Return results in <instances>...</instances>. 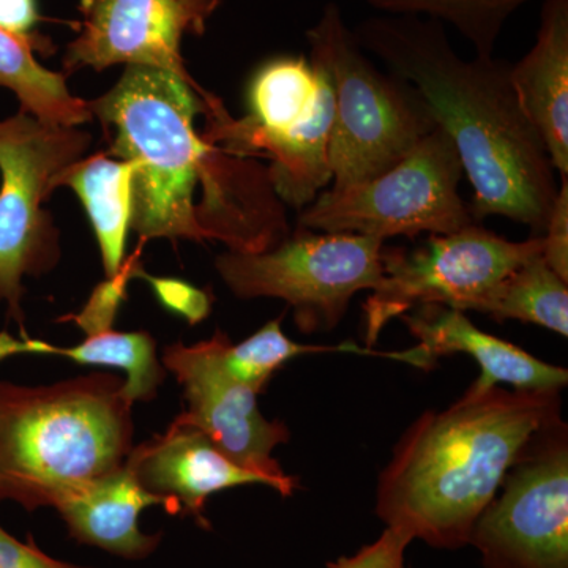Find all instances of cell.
I'll list each match as a JSON object with an SVG mask.
<instances>
[{"label": "cell", "mask_w": 568, "mask_h": 568, "mask_svg": "<svg viewBox=\"0 0 568 568\" xmlns=\"http://www.w3.org/2000/svg\"><path fill=\"white\" fill-rule=\"evenodd\" d=\"M89 110L110 136L108 155L133 164L132 231L141 244L213 241L263 253L291 234L267 166L197 132L204 89L196 81L126 65Z\"/></svg>", "instance_id": "6da1fadb"}, {"label": "cell", "mask_w": 568, "mask_h": 568, "mask_svg": "<svg viewBox=\"0 0 568 568\" xmlns=\"http://www.w3.org/2000/svg\"><path fill=\"white\" fill-rule=\"evenodd\" d=\"M375 55L418 93L447 133L474 190V220L506 216L544 235L558 194L540 134L519 106L511 63L493 55L463 59L439 21L383 14L353 29Z\"/></svg>", "instance_id": "7a4b0ae2"}, {"label": "cell", "mask_w": 568, "mask_h": 568, "mask_svg": "<svg viewBox=\"0 0 568 568\" xmlns=\"http://www.w3.org/2000/svg\"><path fill=\"white\" fill-rule=\"evenodd\" d=\"M562 418L560 390L470 388L425 413L379 477L376 515L429 547L457 549L534 433Z\"/></svg>", "instance_id": "3957f363"}, {"label": "cell", "mask_w": 568, "mask_h": 568, "mask_svg": "<svg viewBox=\"0 0 568 568\" xmlns=\"http://www.w3.org/2000/svg\"><path fill=\"white\" fill-rule=\"evenodd\" d=\"M132 407L111 373L39 387L0 383V500L54 508L122 466L133 448Z\"/></svg>", "instance_id": "277c9868"}, {"label": "cell", "mask_w": 568, "mask_h": 568, "mask_svg": "<svg viewBox=\"0 0 568 568\" xmlns=\"http://www.w3.org/2000/svg\"><path fill=\"white\" fill-rule=\"evenodd\" d=\"M306 40L310 58L327 69L334 89L332 190L377 178L436 129L420 93L372 61L336 3L324 7Z\"/></svg>", "instance_id": "5b68a950"}, {"label": "cell", "mask_w": 568, "mask_h": 568, "mask_svg": "<svg viewBox=\"0 0 568 568\" xmlns=\"http://www.w3.org/2000/svg\"><path fill=\"white\" fill-rule=\"evenodd\" d=\"M92 136L50 125L20 110L0 121V304L24 328V276L51 272L61 257L59 231L43 204L58 175L84 156Z\"/></svg>", "instance_id": "8992f818"}, {"label": "cell", "mask_w": 568, "mask_h": 568, "mask_svg": "<svg viewBox=\"0 0 568 568\" xmlns=\"http://www.w3.org/2000/svg\"><path fill=\"white\" fill-rule=\"evenodd\" d=\"M384 242L368 235L320 233L298 226L263 253L220 254L215 268L239 298H280L304 334L328 332L361 291L383 278Z\"/></svg>", "instance_id": "52a82bcc"}, {"label": "cell", "mask_w": 568, "mask_h": 568, "mask_svg": "<svg viewBox=\"0 0 568 568\" xmlns=\"http://www.w3.org/2000/svg\"><path fill=\"white\" fill-rule=\"evenodd\" d=\"M465 178L454 142L436 126L405 159L383 174L346 190L317 194L298 216V226L320 233L368 235L450 234L476 223L459 182Z\"/></svg>", "instance_id": "ba28073f"}, {"label": "cell", "mask_w": 568, "mask_h": 568, "mask_svg": "<svg viewBox=\"0 0 568 568\" xmlns=\"http://www.w3.org/2000/svg\"><path fill=\"white\" fill-rule=\"evenodd\" d=\"M544 253V237L511 242L473 223L428 235L417 248H383V278L364 305L365 342L372 346L395 317L418 306L476 312L504 276Z\"/></svg>", "instance_id": "9c48e42d"}, {"label": "cell", "mask_w": 568, "mask_h": 568, "mask_svg": "<svg viewBox=\"0 0 568 568\" xmlns=\"http://www.w3.org/2000/svg\"><path fill=\"white\" fill-rule=\"evenodd\" d=\"M469 544L487 568H568V429L534 433L477 518Z\"/></svg>", "instance_id": "30bf717a"}, {"label": "cell", "mask_w": 568, "mask_h": 568, "mask_svg": "<svg viewBox=\"0 0 568 568\" xmlns=\"http://www.w3.org/2000/svg\"><path fill=\"white\" fill-rule=\"evenodd\" d=\"M227 339L216 331L193 346L178 342L164 347L162 364L178 379L186 403L178 417L200 428L239 466L267 477L280 495L293 496L298 480L274 458L275 448L290 440V429L282 420L265 418L252 388L227 375L222 364Z\"/></svg>", "instance_id": "8fae6325"}, {"label": "cell", "mask_w": 568, "mask_h": 568, "mask_svg": "<svg viewBox=\"0 0 568 568\" xmlns=\"http://www.w3.org/2000/svg\"><path fill=\"white\" fill-rule=\"evenodd\" d=\"M222 0H81L80 32L63 70L149 65L193 80L182 58L185 36H204Z\"/></svg>", "instance_id": "7c38bea8"}, {"label": "cell", "mask_w": 568, "mask_h": 568, "mask_svg": "<svg viewBox=\"0 0 568 568\" xmlns=\"http://www.w3.org/2000/svg\"><path fill=\"white\" fill-rule=\"evenodd\" d=\"M125 463L142 488L163 499L166 514L193 518L203 529H211L205 507L216 493L242 485L272 488L267 477L239 466L200 428L179 417L162 435L133 446Z\"/></svg>", "instance_id": "4fadbf2b"}, {"label": "cell", "mask_w": 568, "mask_h": 568, "mask_svg": "<svg viewBox=\"0 0 568 568\" xmlns=\"http://www.w3.org/2000/svg\"><path fill=\"white\" fill-rule=\"evenodd\" d=\"M402 317L418 343L396 353L395 361L429 369L444 355H470L481 372L470 386L476 390L504 384L518 390H562L567 386L566 368L547 364L506 339L481 332L465 312L424 305Z\"/></svg>", "instance_id": "5bb4252c"}, {"label": "cell", "mask_w": 568, "mask_h": 568, "mask_svg": "<svg viewBox=\"0 0 568 568\" xmlns=\"http://www.w3.org/2000/svg\"><path fill=\"white\" fill-rule=\"evenodd\" d=\"M163 499L142 488L126 463L71 489L54 506L69 536L126 560H144L159 549L163 532H142L138 519Z\"/></svg>", "instance_id": "9a60e30c"}, {"label": "cell", "mask_w": 568, "mask_h": 568, "mask_svg": "<svg viewBox=\"0 0 568 568\" xmlns=\"http://www.w3.org/2000/svg\"><path fill=\"white\" fill-rule=\"evenodd\" d=\"M510 78L552 168L568 179V0H545L536 43Z\"/></svg>", "instance_id": "2e32d148"}, {"label": "cell", "mask_w": 568, "mask_h": 568, "mask_svg": "<svg viewBox=\"0 0 568 568\" xmlns=\"http://www.w3.org/2000/svg\"><path fill=\"white\" fill-rule=\"evenodd\" d=\"M133 164L106 152L82 156L58 175L54 190L69 186L80 197L99 242L106 278L121 272L132 231Z\"/></svg>", "instance_id": "e0dca14e"}, {"label": "cell", "mask_w": 568, "mask_h": 568, "mask_svg": "<svg viewBox=\"0 0 568 568\" xmlns=\"http://www.w3.org/2000/svg\"><path fill=\"white\" fill-rule=\"evenodd\" d=\"M33 51V37H17L0 29V88L13 92L21 110L41 122L62 126L91 122L89 102L73 95L65 74L44 69Z\"/></svg>", "instance_id": "ac0fdd59"}, {"label": "cell", "mask_w": 568, "mask_h": 568, "mask_svg": "<svg viewBox=\"0 0 568 568\" xmlns=\"http://www.w3.org/2000/svg\"><path fill=\"white\" fill-rule=\"evenodd\" d=\"M476 312L496 321L540 325L567 338L568 283L538 254L489 290Z\"/></svg>", "instance_id": "d6986e66"}, {"label": "cell", "mask_w": 568, "mask_h": 568, "mask_svg": "<svg viewBox=\"0 0 568 568\" xmlns=\"http://www.w3.org/2000/svg\"><path fill=\"white\" fill-rule=\"evenodd\" d=\"M50 355L69 358L74 364L111 366L125 373L123 395L130 402L155 399L166 379V368L156 354V342L145 331L118 332L114 327L85 335L81 345L52 346Z\"/></svg>", "instance_id": "ffe728a7"}, {"label": "cell", "mask_w": 568, "mask_h": 568, "mask_svg": "<svg viewBox=\"0 0 568 568\" xmlns=\"http://www.w3.org/2000/svg\"><path fill=\"white\" fill-rule=\"evenodd\" d=\"M282 313L275 320L268 321L260 331L254 332L244 342L233 345L231 339L224 343L222 351V364L227 375L239 383L252 388L254 394H263L276 372L283 368L287 362L302 355L347 353L362 355H381L386 357L388 353H377L369 347H358L353 343L342 346L301 345L295 343L282 328Z\"/></svg>", "instance_id": "44dd1931"}, {"label": "cell", "mask_w": 568, "mask_h": 568, "mask_svg": "<svg viewBox=\"0 0 568 568\" xmlns=\"http://www.w3.org/2000/svg\"><path fill=\"white\" fill-rule=\"evenodd\" d=\"M386 14H410L450 24L476 50L493 55L508 18L529 0H365Z\"/></svg>", "instance_id": "7402d4cb"}, {"label": "cell", "mask_w": 568, "mask_h": 568, "mask_svg": "<svg viewBox=\"0 0 568 568\" xmlns=\"http://www.w3.org/2000/svg\"><path fill=\"white\" fill-rule=\"evenodd\" d=\"M141 272L140 253H134L132 257L125 260L118 275L104 280L93 290L91 298H89L81 313L65 316L62 321H73V323L80 325L85 335L112 328L119 308H121L122 302L125 301L126 286H129L130 280L140 276Z\"/></svg>", "instance_id": "603a6c76"}, {"label": "cell", "mask_w": 568, "mask_h": 568, "mask_svg": "<svg viewBox=\"0 0 568 568\" xmlns=\"http://www.w3.org/2000/svg\"><path fill=\"white\" fill-rule=\"evenodd\" d=\"M140 278L148 280L153 294L160 304L175 315L182 316L189 324H200L211 315L212 295L207 291L192 286V284L175 278H162L141 272Z\"/></svg>", "instance_id": "cb8c5ba5"}, {"label": "cell", "mask_w": 568, "mask_h": 568, "mask_svg": "<svg viewBox=\"0 0 568 568\" xmlns=\"http://www.w3.org/2000/svg\"><path fill=\"white\" fill-rule=\"evenodd\" d=\"M413 540L405 530L387 528L375 544L328 564V568H405V551Z\"/></svg>", "instance_id": "d4e9b609"}, {"label": "cell", "mask_w": 568, "mask_h": 568, "mask_svg": "<svg viewBox=\"0 0 568 568\" xmlns=\"http://www.w3.org/2000/svg\"><path fill=\"white\" fill-rule=\"evenodd\" d=\"M541 237L545 263L568 283V179H562Z\"/></svg>", "instance_id": "484cf974"}, {"label": "cell", "mask_w": 568, "mask_h": 568, "mask_svg": "<svg viewBox=\"0 0 568 568\" xmlns=\"http://www.w3.org/2000/svg\"><path fill=\"white\" fill-rule=\"evenodd\" d=\"M0 568H93L77 566L52 558L37 547L33 537L28 541L18 540L0 526Z\"/></svg>", "instance_id": "4316f807"}, {"label": "cell", "mask_w": 568, "mask_h": 568, "mask_svg": "<svg viewBox=\"0 0 568 568\" xmlns=\"http://www.w3.org/2000/svg\"><path fill=\"white\" fill-rule=\"evenodd\" d=\"M40 21L36 0H0V29L17 37H32Z\"/></svg>", "instance_id": "83f0119b"}, {"label": "cell", "mask_w": 568, "mask_h": 568, "mask_svg": "<svg viewBox=\"0 0 568 568\" xmlns=\"http://www.w3.org/2000/svg\"><path fill=\"white\" fill-rule=\"evenodd\" d=\"M51 345L31 336L14 338L9 332H0V364L14 355H50Z\"/></svg>", "instance_id": "f1b7e54d"}]
</instances>
